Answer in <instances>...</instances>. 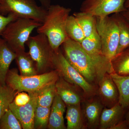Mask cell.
Here are the masks:
<instances>
[{
  "mask_svg": "<svg viewBox=\"0 0 129 129\" xmlns=\"http://www.w3.org/2000/svg\"><path fill=\"white\" fill-rule=\"evenodd\" d=\"M62 45L63 55L70 64L89 83L98 85L108 73L86 52L80 43L68 37Z\"/></svg>",
  "mask_w": 129,
  "mask_h": 129,
  "instance_id": "1",
  "label": "cell"
},
{
  "mask_svg": "<svg viewBox=\"0 0 129 129\" xmlns=\"http://www.w3.org/2000/svg\"><path fill=\"white\" fill-rule=\"evenodd\" d=\"M72 9L60 5H51L45 20L37 29L38 34L45 35L53 50H58L68 36L66 24Z\"/></svg>",
  "mask_w": 129,
  "mask_h": 129,
  "instance_id": "2",
  "label": "cell"
},
{
  "mask_svg": "<svg viewBox=\"0 0 129 129\" xmlns=\"http://www.w3.org/2000/svg\"><path fill=\"white\" fill-rule=\"evenodd\" d=\"M59 75L55 70L35 76L19 75L16 69L9 70L6 78V84L18 92H35L47 86L56 83Z\"/></svg>",
  "mask_w": 129,
  "mask_h": 129,
  "instance_id": "3",
  "label": "cell"
},
{
  "mask_svg": "<svg viewBox=\"0 0 129 129\" xmlns=\"http://www.w3.org/2000/svg\"><path fill=\"white\" fill-rule=\"evenodd\" d=\"M52 67L57 71L60 77L64 80L80 88L88 97L94 96L98 94L96 86L90 84L66 59L60 49L53 51Z\"/></svg>",
  "mask_w": 129,
  "mask_h": 129,
  "instance_id": "4",
  "label": "cell"
},
{
  "mask_svg": "<svg viewBox=\"0 0 129 129\" xmlns=\"http://www.w3.org/2000/svg\"><path fill=\"white\" fill-rule=\"evenodd\" d=\"M41 24L32 19L18 18L7 25L1 36L16 53L24 51L30 34Z\"/></svg>",
  "mask_w": 129,
  "mask_h": 129,
  "instance_id": "5",
  "label": "cell"
},
{
  "mask_svg": "<svg viewBox=\"0 0 129 129\" xmlns=\"http://www.w3.org/2000/svg\"><path fill=\"white\" fill-rule=\"evenodd\" d=\"M96 18V30L101 39L102 53L111 61L116 55L119 43L117 22L113 15Z\"/></svg>",
  "mask_w": 129,
  "mask_h": 129,
  "instance_id": "6",
  "label": "cell"
},
{
  "mask_svg": "<svg viewBox=\"0 0 129 129\" xmlns=\"http://www.w3.org/2000/svg\"><path fill=\"white\" fill-rule=\"evenodd\" d=\"M47 9L37 5L34 0H1L0 14H13L18 18L29 19L42 23Z\"/></svg>",
  "mask_w": 129,
  "mask_h": 129,
  "instance_id": "7",
  "label": "cell"
},
{
  "mask_svg": "<svg viewBox=\"0 0 129 129\" xmlns=\"http://www.w3.org/2000/svg\"><path fill=\"white\" fill-rule=\"evenodd\" d=\"M29 48L30 56L34 62L37 72H43L52 67L53 50L45 35L41 34L30 36L25 44Z\"/></svg>",
  "mask_w": 129,
  "mask_h": 129,
  "instance_id": "8",
  "label": "cell"
},
{
  "mask_svg": "<svg viewBox=\"0 0 129 129\" xmlns=\"http://www.w3.org/2000/svg\"><path fill=\"white\" fill-rule=\"evenodd\" d=\"M125 0H84L80 11L88 13L96 17H106L120 13L127 10Z\"/></svg>",
  "mask_w": 129,
  "mask_h": 129,
  "instance_id": "9",
  "label": "cell"
},
{
  "mask_svg": "<svg viewBox=\"0 0 129 129\" xmlns=\"http://www.w3.org/2000/svg\"><path fill=\"white\" fill-rule=\"evenodd\" d=\"M40 90L28 92L30 96V101L24 106H16L13 102L9 105V108L20 121L24 129H34L35 112L37 105V97Z\"/></svg>",
  "mask_w": 129,
  "mask_h": 129,
  "instance_id": "10",
  "label": "cell"
},
{
  "mask_svg": "<svg viewBox=\"0 0 129 129\" xmlns=\"http://www.w3.org/2000/svg\"><path fill=\"white\" fill-rule=\"evenodd\" d=\"M98 85V94L100 95L103 104L111 107L118 103V89L109 74L107 73L104 75Z\"/></svg>",
  "mask_w": 129,
  "mask_h": 129,
  "instance_id": "11",
  "label": "cell"
},
{
  "mask_svg": "<svg viewBox=\"0 0 129 129\" xmlns=\"http://www.w3.org/2000/svg\"><path fill=\"white\" fill-rule=\"evenodd\" d=\"M57 94L61 98L66 106L81 104L83 97L75 86L67 82L59 76L55 83Z\"/></svg>",
  "mask_w": 129,
  "mask_h": 129,
  "instance_id": "12",
  "label": "cell"
},
{
  "mask_svg": "<svg viewBox=\"0 0 129 129\" xmlns=\"http://www.w3.org/2000/svg\"><path fill=\"white\" fill-rule=\"evenodd\" d=\"M16 56V52L0 36V84L6 85V78L9 67Z\"/></svg>",
  "mask_w": 129,
  "mask_h": 129,
  "instance_id": "13",
  "label": "cell"
},
{
  "mask_svg": "<svg viewBox=\"0 0 129 129\" xmlns=\"http://www.w3.org/2000/svg\"><path fill=\"white\" fill-rule=\"evenodd\" d=\"M66 105L60 96L57 94L51 107L50 114L48 124L50 129H65L63 114Z\"/></svg>",
  "mask_w": 129,
  "mask_h": 129,
  "instance_id": "14",
  "label": "cell"
},
{
  "mask_svg": "<svg viewBox=\"0 0 129 129\" xmlns=\"http://www.w3.org/2000/svg\"><path fill=\"white\" fill-rule=\"evenodd\" d=\"M86 103L83 115L86 127L95 128L99 125L103 105L97 99L91 98Z\"/></svg>",
  "mask_w": 129,
  "mask_h": 129,
  "instance_id": "15",
  "label": "cell"
},
{
  "mask_svg": "<svg viewBox=\"0 0 129 129\" xmlns=\"http://www.w3.org/2000/svg\"><path fill=\"white\" fill-rule=\"evenodd\" d=\"M124 108L118 103L109 108L103 109L99 121L101 129H111L121 121Z\"/></svg>",
  "mask_w": 129,
  "mask_h": 129,
  "instance_id": "16",
  "label": "cell"
},
{
  "mask_svg": "<svg viewBox=\"0 0 129 129\" xmlns=\"http://www.w3.org/2000/svg\"><path fill=\"white\" fill-rule=\"evenodd\" d=\"M80 105L66 106L67 129H82L87 127Z\"/></svg>",
  "mask_w": 129,
  "mask_h": 129,
  "instance_id": "17",
  "label": "cell"
},
{
  "mask_svg": "<svg viewBox=\"0 0 129 129\" xmlns=\"http://www.w3.org/2000/svg\"><path fill=\"white\" fill-rule=\"evenodd\" d=\"M109 75L118 89V103L124 109L127 108L129 106V75H119L114 72Z\"/></svg>",
  "mask_w": 129,
  "mask_h": 129,
  "instance_id": "18",
  "label": "cell"
},
{
  "mask_svg": "<svg viewBox=\"0 0 129 129\" xmlns=\"http://www.w3.org/2000/svg\"><path fill=\"white\" fill-rule=\"evenodd\" d=\"M113 15L117 22L119 30V43L116 55L129 47V21L120 13Z\"/></svg>",
  "mask_w": 129,
  "mask_h": 129,
  "instance_id": "19",
  "label": "cell"
},
{
  "mask_svg": "<svg viewBox=\"0 0 129 129\" xmlns=\"http://www.w3.org/2000/svg\"><path fill=\"white\" fill-rule=\"evenodd\" d=\"M16 60L20 70L21 75L24 76H35L37 75L36 66L29 53L25 51L16 53Z\"/></svg>",
  "mask_w": 129,
  "mask_h": 129,
  "instance_id": "20",
  "label": "cell"
},
{
  "mask_svg": "<svg viewBox=\"0 0 129 129\" xmlns=\"http://www.w3.org/2000/svg\"><path fill=\"white\" fill-rule=\"evenodd\" d=\"M73 15L80 25L85 37L91 35L96 29V18L95 16L80 11L74 13Z\"/></svg>",
  "mask_w": 129,
  "mask_h": 129,
  "instance_id": "21",
  "label": "cell"
},
{
  "mask_svg": "<svg viewBox=\"0 0 129 129\" xmlns=\"http://www.w3.org/2000/svg\"><path fill=\"white\" fill-rule=\"evenodd\" d=\"M111 62L114 73L119 75H129V47L116 55Z\"/></svg>",
  "mask_w": 129,
  "mask_h": 129,
  "instance_id": "22",
  "label": "cell"
},
{
  "mask_svg": "<svg viewBox=\"0 0 129 129\" xmlns=\"http://www.w3.org/2000/svg\"><path fill=\"white\" fill-rule=\"evenodd\" d=\"M18 92L7 85L0 84V119L9 109V105Z\"/></svg>",
  "mask_w": 129,
  "mask_h": 129,
  "instance_id": "23",
  "label": "cell"
},
{
  "mask_svg": "<svg viewBox=\"0 0 129 129\" xmlns=\"http://www.w3.org/2000/svg\"><path fill=\"white\" fill-rule=\"evenodd\" d=\"M66 31L70 39L80 44L85 38L80 25L73 15L68 18L66 24Z\"/></svg>",
  "mask_w": 129,
  "mask_h": 129,
  "instance_id": "24",
  "label": "cell"
},
{
  "mask_svg": "<svg viewBox=\"0 0 129 129\" xmlns=\"http://www.w3.org/2000/svg\"><path fill=\"white\" fill-rule=\"evenodd\" d=\"M55 83L47 86L40 90L37 97V105L51 107L55 97L57 94Z\"/></svg>",
  "mask_w": 129,
  "mask_h": 129,
  "instance_id": "25",
  "label": "cell"
},
{
  "mask_svg": "<svg viewBox=\"0 0 129 129\" xmlns=\"http://www.w3.org/2000/svg\"><path fill=\"white\" fill-rule=\"evenodd\" d=\"M51 107L37 105L35 112L34 129H43L48 126Z\"/></svg>",
  "mask_w": 129,
  "mask_h": 129,
  "instance_id": "26",
  "label": "cell"
},
{
  "mask_svg": "<svg viewBox=\"0 0 129 129\" xmlns=\"http://www.w3.org/2000/svg\"><path fill=\"white\" fill-rule=\"evenodd\" d=\"M20 121L9 109L0 119V129H21Z\"/></svg>",
  "mask_w": 129,
  "mask_h": 129,
  "instance_id": "27",
  "label": "cell"
},
{
  "mask_svg": "<svg viewBox=\"0 0 129 129\" xmlns=\"http://www.w3.org/2000/svg\"><path fill=\"white\" fill-rule=\"evenodd\" d=\"M30 96L28 93L27 94L25 91L18 92L15 96L13 103L18 106H24L30 101Z\"/></svg>",
  "mask_w": 129,
  "mask_h": 129,
  "instance_id": "28",
  "label": "cell"
},
{
  "mask_svg": "<svg viewBox=\"0 0 129 129\" xmlns=\"http://www.w3.org/2000/svg\"><path fill=\"white\" fill-rule=\"evenodd\" d=\"M18 18L13 14L3 16L0 14V36L7 25L10 23Z\"/></svg>",
  "mask_w": 129,
  "mask_h": 129,
  "instance_id": "29",
  "label": "cell"
},
{
  "mask_svg": "<svg viewBox=\"0 0 129 129\" xmlns=\"http://www.w3.org/2000/svg\"><path fill=\"white\" fill-rule=\"evenodd\" d=\"M128 125L126 121H122L121 120L117 124L112 127L111 129H127Z\"/></svg>",
  "mask_w": 129,
  "mask_h": 129,
  "instance_id": "30",
  "label": "cell"
},
{
  "mask_svg": "<svg viewBox=\"0 0 129 129\" xmlns=\"http://www.w3.org/2000/svg\"><path fill=\"white\" fill-rule=\"evenodd\" d=\"M42 5L45 8L47 9L51 5V0H38Z\"/></svg>",
  "mask_w": 129,
  "mask_h": 129,
  "instance_id": "31",
  "label": "cell"
},
{
  "mask_svg": "<svg viewBox=\"0 0 129 129\" xmlns=\"http://www.w3.org/2000/svg\"><path fill=\"white\" fill-rule=\"evenodd\" d=\"M120 13L122 14V16L129 21V8L127 9L126 11Z\"/></svg>",
  "mask_w": 129,
  "mask_h": 129,
  "instance_id": "32",
  "label": "cell"
},
{
  "mask_svg": "<svg viewBox=\"0 0 129 129\" xmlns=\"http://www.w3.org/2000/svg\"><path fill=\"white\" fill-rule=\"evenodd\" d=\"M124 7L126 9H129V0H125L124 3Z\"/></svg>",
  "mask_w": 129,
  "mask_h": 129,
  "instance_id": "33",
  "label": "cell"
},
{
  "mask_svg": "<svg viewBox=\"0 0 129 129\" xmlns=\"http://www.w3.org/2000/svg\"><path fill=\"white\" fill-rule=\"evenodd\" d=\"M128 125H129V112L128 113V116H127V120L126 121Z\"/></svg>",
  "mask_w": 129,
  "mask_h": 129,
  "instance_id": "34",
  "label": "cell"
},
{
  "mask_svg": "<svg viewBox=\"0 0 129 129\" xmlns=\"http://www.w3.org/2000/svg\"><path fill=\"white\" fill-rule=\"evenodd\" d=\"M0 1H1V0H0Z\"/></svg>",
  "mask_w": 129,
  "mask_h": 129,
  "instance_id": "35",
  "label": "cell"
}]
</instances>
